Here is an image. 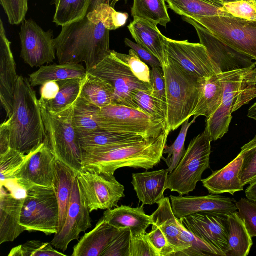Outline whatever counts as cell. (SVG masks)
<instances>
[{
	"instance_id": "12",
	"label": "cell",
	"mask_w": 256,
	"mask_h": 256,
	"mask_svg": "<svg viewBox=\"0 0 256 256\" xmlns=\"http://www.w3.org/2000/svg\"><path fill=\"white\" fill-rule=\"evenodd\" d=\"M76 178L90 212L111 209L124 196V188L114 175L82 170L76 174Z\"/></svg>"
},
{
	"instance_id": "6",
	"label": "cell",
	"mask_w": 256,
	"mask_h": 256,
	"mask_svg": "<svg viewBox=\"0 0 256 256\" xmlns=\"http://www.w3.org/2000/svg\"><path fill=\"white\" fill-rule=\"evenodd\" d=\"M40 107L46 132L44 141L57 160L76 174L82 171L83 150L72 122L74 104L57 113L50 112L40 105Z\"/></svg>"
},
{
	"instance_id": "18",
	"label": "cell",
	"mask_w": 256,
	"mask_h": 256,
	"mask_svg": "<svg viewBox=\"0 0 256 256\" xmlns=\"http://www.w3.org/2000/svg\"><path fill=\"white\" fill-rule=\"evenodd\" d=\"M90 213L76 176L66 222L60 230L54 234L52 246L65 252L71 242L78 240L82 232L92 227Z\"/></svg>"
},
{
	"instance_id": "29",
	"label": "cell",
	"mask_w": 256,
	"mask_h": 256,
	"mask_svg": "<svg viewBox=\"0 0 256 256\" xmlns=\"http://www.w3.org/2000/svg\"><path fill=\"white\" fill-rule=\"evenodd\" d=\"M88 71L80 64H54L41 66L40 69L30 74V82L32 87L42 86L50 81L58 82L71 78H84L86 77Z\"/></svg>"
},
{
	"instance_id": "36",
	"label": "cell",
	"mask_w": 256,
	"mask_h": 256,
	"mask_svg": "<svg viewBox=\"0 0 256 256\" xmlns=\"http://www.w3.org/2000/svg\"><path fill=\"white\" fill-rule=\"evenodd\" d=\"M85 78H71L57 82L60 90L56 96L46 106H42L53 113L59 112L68 108L74 104L79 96Z\"/></svg>"
},
{
	"instance_id": "16",
	"label": "cell",
	"mask_w": 256,
	"mask_h": 256,
	"mask_svg": "<svg viewBox=\"0 0 256 256\" xmlns=\"http://www.w3.org/2000/svg\"><path fill=\"white\" fill-rule=\"evenodd\" d=\"M164 47L166 54L184 70L205 79L218 74L206 47L200 43L165 37Z\"/></svg>"
},
{
	"instance_id": "3",
	"label": "cell",
	"mask_w": 256,
	"mask_h": 256,
	"mask_svg": "<svg viewBox=\"0 0 256 256\" xmlns=\"http://www.w3.org/2000/svg\"><path fill=\"white\" fill-rule=\"evenodd\" d=\"M30 80L18 76L8 121L12 148L28 154L44 142L46 132L39 100Z\"/></svg>"
},
{
	"instance_id": "10",
	"label": "cell",
	"mask_w": 256,
	"mask_h": 256,
	"mask_svg": "<svg viewBox=\"0 0 256 256\" xmlns=\"http://www.w3.org/2000/svg\"><path fill=\"white\" fill-rule=\"evenodd\" d=\"M192 19L232 48L256 60V21L229 14Z\"/></svg>"
},
{
	"instance_id": "33",
	"label": "cell",
	"mask_w": 256,
	"mask_h": 256,
	"mask_svg": "<svg viewBox=\"0 0 256 256\" xmlns=\"http://www.w3.org/2000/svg\"><path fill=\"white\" fill-rule=\"evenodd\" d=\"M80 96L101 108L112 104L114 90L106 80L88 72Z\"/></svg>"
},
{
	"instance_id": "27",
	"label": "cell",
	"mask_w": 256,
	"mask_h": 256,
	"mask_svg": "<svg viewBox=\"0 0 256 256\" xmlns=\"http://www.w3.org/2000/svg\"><path fill=\"white\" fill-rule=\"evenodd\" d=\"M128 29L136 42L155 56L162 64L166 53L164 47V36L157 26L144 18H134Z\"/></svg>"
},
{
	"instance_id": "37",
	"label": "cell",
	"mask_w": 256,
	"mask_h": 256,
	"mask_svg": "<svg viewBox=\"0 0 256 256\" xmlns=\"http://www.w3.org/2000/svg\"><path fill=\"white\" fill-rule=\"evenodd\" d=\"M90 0H53L56 12L53 22L64 26L84 18L87 14Z\"/></svg>"
},
{
	"instance_id": "59",
	"label": "cell",
	"mask_w": 256,
	"mask_h": 256,
	"mask_svg": "<svg viewBox=\"0 0 256 256\" xmlns=\"http://www.w3.org/2000/svg\"><path fill=\"white\" fill-rule=\"evenodd\" d=\"M220 2L221 3L224 4V3H226V2H235V1H238V0H216Z\"/></svg>"
},
{
	"instance_id": "20",
	"label": "cell",
	"mask_w": 256,
	"mask_h": 256,
	"mask_svg": "<svg viewBox=\"0 0 256 256\" xmlns=\"http://www.w3.org/2000/svg\"><path fill=\"white\" fill-rule=\"evenodd\" d=\"M10 45L0 18V99L7 118L12 112L14 94L18 78Z\"/></svg>"
},
{
	"instance_id": "41",
	"label": "cell",
	"mask_w": 256,
	"mask_h": 256,
	"mask_svg": "<svg viewBox=\"0 0 256 256\" xmlns=\"http://www.w3.org/2000/svg\"><path fill=\"white\" fill-rule=\"evenodd\" d=\"M195 121L194 118L190 122L189 120H186L182 125L179 134L172 144L168 146L166 144L164 148L163 154H168V156L166 158H162V159L166 162L170 173L176 168L185 154L184 142L188 132Z\"/></svg>"
},
{
	"instance_id": "56",
	"label": "cell",
	"mask_w": 256,
	"mask_h": 256,
	"mask_svg": "<svg viewBox=\"0 0 256 256\" xmlns=\"http://www.w3.org/2000/svg\"><path fill=\"white\" fill-rule=\"evenodd\" d=\"M245 194L247 199L256 203V180L250 184Z\"/></svg>"
},
{
	"instance_id": "49",
	"label": "cell",
	"mask_w": 256,
	"mask_h": 256,
	"mask_svg": "<svg viewBox=\"0 0 256 256\" xmlns=\"http://www.w3.org/2000/svg\"><path fill=\"white\" fill-rule=\"evenodd\" d=\"M131 238L130 230H121L102 256H130Z\"/></svg>"
},
{
	"instance_id": "28",
	"label": "cell",
	"mask_w": 256,
	"mask_h": 256,
	"mask_svg": "<svg viewBox=\"0 0 256 256\" xmlns=\"http://www.w3.org/2000/svg\"><path fill=\"white\" fill-rule=\"evenodd\" d=\"M76 176V173L73 170L56 160L53 188L59 206L58 232L62 228L66 220Z\"/></svg>"
},
{
	"instance_id": "30",
	"label": "cell",
	"mask_w": 256,
	"mask_h": 256,
	"mask_svg": "<svg viewBox=\"0 0 256 256\" xmlns=\"http://www.w3.org/2000/svg\"><path fill=\"white\" fill-rule=\"evenodd\" d=\"M228 250L226 256H248L253 244L244 222L238 212L228 215Z\"/></svg>"
},
{
	"instance_id": "24",
	"label": "cell",
	"mask_w": 256,
	"mask_h": 256,
	"mask_svg": "<svg viewBox=\"0 0 256 256\" xmlns=\"http://www.w3.org/2000/svg\"><path fill=\"white\" fill-rule=\"evenodd\" d=\"M169 173L167 169L133 174L132 184L140 202L152 205L164 199Z\"/></svg>"
},
{
	"instance_id": "50",
	"label": "cell",
	"mask_w": 256,
	"mask_h": 256,
	"mask_svg": "<svg viewBox=\"0 0 256 256\" xmlns=\"http://www.w3.org/2000/svg\"><path fill=\"white\" fill-rule=\"evenodd\" d=\"M236 204L250 235L256 237V203L242 198Z\"/></svg>"
},
{
	"instance_id": "45",
	"label": "cell",
	"mask_w": 256,
	"mask_h": 256,
	"mask_svg": "<svg viewBox=\"0 0 256 256\" xmlns=\"http://www.w3.org/2000/svg\"><path fill=\"white\" fill-rule=\"evenodd\" d=\"M112 52L120 60L128 66L134 76L140 80L150 84V70L148 64L142 62L132 49L128 54L112 50Z\"/></svg>"
},
{
	"instance_id": "42",
	"label": "cell",
	"mask_w": 256,
	"mask_h": 256,
	"mask_svg": "<svg viewBox=\"0 0 256 256\" xmlns=\"http://www.w3.org/2000/svg\"><path fill=\"white\" fill-rule=\"evenodd\" d=\"M27 156V154L12 148L0 155V184L8 180L14 179L16 174L22 166Z\"/></svg>"
},
{
	"instance_id": "14",
	"label": "cell",
	"mask_w": 256,
	"mask_h": 256,
	"mask_svg": "<svg viewBox=\"0 0 256 256\" xmlns=\"http://www.w3.org/2000/svg\"><path fill=\"white\" fill-rule=\"evenodd\" d=\"M20 37V57L30 67L41 66L56 58L53 31H44L35 22L24 19L22 22Z\"/></svg>"
},
{
	"instance_id": "46",
	"label": "cell",
	"mask_w": 256,
	"mask_h": 256,
	"mask_svg": "<svg viewBox=\"0 0 256 256\" xmlns=\"http://www.w3.org/2000/svg\"><path fill=\"white\" fill-rule=\"evenodd\" d=\"M222 10L234 17L256 21V2L252 0H240L224 3Z\"/></svg>"
},
{
	"instance_id": "13",
	"label": "cell",
	"mask_w": 256,
	"mask_h": 256,
	"mask_svg": "<svg viewBox=\"0 0 256 256\" xmlns=\"http://www.w3.org/2000/svg\"><path fill=\"white\" fill-rule=\"evenodd\" d=\"M182 18L196 30L200 44L206 47L218 74L256 65L252 58L232 48L194 20L186 16Z\"/></svg>"
},
{
	"instance_id": "11",
	"label": "cell",
	"mask_w": 256,
	"mask_h": 256,
	"mask_svg": "<svg viewBox=\"0 0 256 256\" xmlns=\"http://www.w3.org/2000/svg\"><path fill=\"white\" fill-rule=\"evenodd\" d=\"M108 82L114 90L112 104L138 110L133 100L136 90H146L152 93L150 84L140 80L128 65L117 58L112 52L90 71L88 72Z\"/></svg>"
},
{
	"instance_id": "34",
	"label": "cell",
	"mask_w": 256,
	"mask_h": 256,
	"mask_svg": "<svg viewBox=\"0 0 256 256\" xmlns=\"http://www.w3.org/2000/svg\"><path fill=\"white\" fill-rule=\"evenodd\" d=\"M100 108L80 96L78 98L74 104L72 122L79 138L100 130L96 119Z\"/></svg>"
},
{
	"instance_id": "43",
	"label": "cell",
	"mask_w": 256,
	"mask_h": 256,
	"mask_svg": "<svg viewBox=\"0 0 256 256\" xmlns=\"http://www.w3.org/2000/svg\"><path fill=\"white\" fill-rule=\"evenodd\" d=\"M240 154L243 158L240 178L244 186L256 180V136L241 148Z\"/></svg>"
},
{
	"instance_id": "8",
	"label": "cell",
	"mask_w": 256,
	"mask_h": 256,
	"mask_svg": "<svg viewBox=\"0 0 256 256\" xmlns=\"http://www.w3.org/2000/svg\"><path fill=\"white\" fill-rule=\"evenodd\" d=\"M211 142L204 131L190 141L178 165L168 174L166 190L180 196L195 190L204 172L210 168Z\"/></svg>"
},
{
	"instance_id": "52",
	"label": "cell",
	"mask_w": 256,
	"mask_h": 256,
	"mask_svg": "<svg viewBox=\"0 0 256 256\" xmlns=\"http://www.w3.org/2000/svg\"><path fill=\"white\" fill-rule=\"evenodd\" d=\"M130 256H157L146 235L138 238H131Z\"/></svg>"
},
{
	"instance_id": "51",
	"label": "cell",
	"mask_w": 256,
	"mask_h": 256,
	"mask_svg": "<svg viewBox=\"0 0 256 256\" xmlns=\"http://www.w3.org/2000/svg\"><path fill=\"white\" fill-rule=\"evenodd\" d=\"M150 84L152 94L166 102L165 79L163 69L159 66H152L150 73Z\"/></svg>"
},
{
	"instance_id": "47",
	"label": "cell",
	"mask_w": 256,
	"mask_h": 256,
	"mask_svg": "<svg viewBox=\"0 0 256 256\" xmlns=\"http://www.w3.org/2000/svg\"><path fill=\"white\" fill-rule=\"evenodd\" d=\"M146 237L157 256H175L176 252L170 245L162 230L152 224V231L146 233Z\"/></svg>"
},
{
	"instance_id": "60",
	"label": "cell",
	"mask_w": 256,
	"mask_h": 256,
	"mask_svg": "<svg viewBox=\"0 0 256 256\" xmlns=\"http://www.w3.org/2000/svg\"><path fill=\"white\" fill-rule=\"evenodd\" d=\"M252 0V1H254L256 2V0Z\"/></svg>"
},
{
	"instance_id": "22",
	"label": "cell",
	"mask_w": 256,
	"mask_h": 256,
	"mask_svg": "<svg viewBox=\"0 0 256 256\" xmlns=\"http://www.w3.org/2000/svg\"><path fill=\"white\" fill-rule=\"evenodd\" d=\"M102 218L117 228L130 230L132 238L145 236L146 229L152 224L150 216L145 213L144 204L136 208L121 206L108 209L104 213Z\"/></svg>"
},
{
	"instance_id": "38",
	"label": "cell",
	"mask_w": 256,
	"mask_h": 256,
	"mask_svg": "<svg viewBox=\"0 0 256 256\" xmlns=\"http://www.w3.org/2000/svg\"><path fill=\"white\" fill-rule=\"evenodd\" d=\"M142 136L126 133L116 132L100 130L79 138L83 150L117 143L141 140Z\"/></svg>"
},
{
	"instance_id": "19",
	"label": "cell",
	"mask_w": 256,
	"mask_h": 256,
	"mask_svg": "<svg viewBox=\"0 0 256 256\" xmlns=\"http://www.w3.org/2000/svg\"><path fill=\"white\" fill-rule=\"evenodd\" d=\"M173 212L178 219L200 212L228 215L238 210L234 198L210 194L205 196H170Z\"/></svg>"
},
{
	"instance_id": "9",
	"label": "cell",
	"mask_w": 256,
	"mask_h": 256,
	"mask_svg": "<svg viewBox=\"0 0 256 256\" xmlns=\"http://www.w3.org/2000/svg\"><path fill=\"white\" fill-rule=\"evenodd\" d=\"M20 224L28 232L46 235L58 230L59 206L54 189L34 186L25 190Z\"/></svg>"
},
{
	"instance_id": "54",
	"label": "cell",
	"mask_w": 256,
	"mask_h": 256,
	"mask_svg": "<svg viewBox=\"0 0 256 256\" xmlns=\"http://www.w3.org/2000/svg\"><path fill=\"white\" fill-rule=\"evenodd\" d=\"M60 86L57 82L50 81L42 86L40 98L39 102L41 106H46L48 102L54 100L58 94Z\"/></svg>"
},
{
	"instance_id": "39",
	"label": "cell",
	"mask_w": 256,
	"mask_h": 256,
	"mask_svg": "<svg viewBox=\"0 0 256 256\" xmlns=\"http://www.w3.org/2000/svg\"><path fill=\"white\" fill-rule=\"evenodd\" d=\"M88 20L93 23L102 22L110 30H116L126 22L128 18L127 13L115 10L108 3H102L92 10H88L86 14Z\"/></svg>"
},
{
	"instance_id": "7",
	"label": "cell",
	"mask_w": 256,
	"mask_h": 256,
	"mask_svg": "<svg viewBox=\"0 0 256 256\" xmlns=\"http://www.w3.org/2000/svg\"><path fill=\"white\" fill-rule=\"evenodd\" d=\"M96 119L102 130L138 134L146 138L156 137L168 128L164 120L140 110L114 104L100 108Z\"/></svg>"
},
{
	"instance_id": "26",
	"label": "cell",
	"mask_w": 256,
	"mask_h": 256,
	"mask_svg": "<svg viewBox=\"0 0 256 256\" xmlns=\"http://www.w3.org/2000/svg\"><path fill=\"white\" fill-rule=\"evenodd\" d=\"M242 156L240 154L233 160L221 170L214 172L208 178L202 180L203 186L210 194H220L234 193L243 190L240 173Z\"/></svg>"
},
{
	"instance_id": "23",
	"label": "cell",
	"mask_w": 256,
	"mask_h": 256,
	"mask_svg": "<svg viewBox=\"0 0 256 256\" xmlns=\"http://www.w3.org/2000/svg\"><path fill=\"white\" fill-rule=\"evenodd\" d=\"M158 208L150 216L152 225L158 227L167 238L176 255L188 249L183 240L184 225L173 212L169 198H165L158 204Z\"/></svg>"
},
{
	"instance_id": "2",
	"label": "cell",
	"mask_w": 256,
	"mask_h": 256,
	"mask_svg": "<svg viewBox=\"0 0 256 256\" xmlns=\"http://www.w3.org/2000/svg\"><path fill=\"white\" fill-rule=\"evenodd\" d=\"M110 32L102 22L90 21L87 15L62 26L54 40L60 64L84 62L89 72L110 54Z\"/></svg>"
},
{
	"instance_id": "44",
	"label": "cell",
	"mask_w": 256,
	"mask_h": 256,
	"mask_svg": "<svg viewBox=\"0 0 256 256\" xmlns=\"http://www.w3.org/2000/svg\"><path fill=\"white\" fill-rule=\"evenodd\" d=\"M52 244L40 240H29L11 250L8 256H60L64 253L54 249Z\"/></svg>"
},
{
	"instance_id": "4",
	"label": "cell",
	"mask_w": 256,
	"mask_h": 256,
	"mask_svg": "<svg viewBox=\"0 0 256 256\" xmlns=\"http://www.w3.org/2000/svg\"><path fill=\"white\" fill-rule=\"evenodd\" d=\"M162 68L166 84V123L172 132L192 116L206 79L184 70L166 54Z\"/></svg>"
},
{
	"instance_id": "40",
	"label": "cell",
	"mask_w": 256,
	"mask_h": 256,
	"mask_svg": "<svg viewBox=\"0 0 256 256\" xmlns=\"http://www.w3.org/2000/svg\"><path fill=\"white\" fill-rule=\"evenodd\" d=\"M133 100L138 110L158 119L167 120L166 102L146 90H136Z\"/></svg>"
},
{
	"instance_id": "35",
	"label": "cell",
	"mask_w": 256,
	"mask_h": 256,
	"mask_svg": "<svg viewBox=\"0 0 256 256\" xmlns=\"http://www.w3.org/2000/svg\"><path fill=\"white\" fill-rule=\"evenodd\" d=\"M132 16L166 27L170 22L166 0H134Z\"/></svg>"
},
{
	"instance_id": "48",
	"label": "cell",
	"mask_w": 256,
	"mask_h": 256,
	"mask_svg": "<svg viewBox=\"0 0 256 256\" xmlns=\"http://www.w3.org/2000/svg\"><path fill=\"white\" fill-rule=\"evenodd\" d=\"M10 24L18 25L25 19L28 0H0Z\"/></svg>"
},
{
	"instance_id": "1",
	"label": "cell",
	"mask_w": 256,
	"mask_h": 256,
	"mask_svg": "<svg viewBox=\"0 0 256 256\" xmlns=\"http://www.w3.org/2000/svg\"><path fill=\"white\" fill-rule=\"evenodd\" d=\"M171 131L167 128L156 137L117 143L83 150V170L114 175L122 168H152L163 158V152Z\"/></svg>"
},
{
	"instance_id": "32",
	"label": "cell",
	"mask_w": 256,
	"mask_h": 256,
	"mask_svg": "<svg viewBox=\"0 0 256 256\" xmlns=\"http://www.w3.org/2000/svg\"><path fill=\"white\" fill-rule=\"evenodd\" d=\"M223 88L218 74H215L206 80L198 103L192 116L194 119L200 116L209 118L221 104Z\"/></svg>"
},
{
	"instance_id": "57",
	"label": "cell",
	"mask_w": 256,
	"mask_h": 256,
	"mask_svg": "<svg viewBox=\"0 0 256 256\" xmlns=\"http://www.w3.org/2000/svg\"><path fill=\"white\" fill-rule=\"evenodd\" d=\"M248 116V118H252L256 121V102L249 108Z\"/></svg>"
},
{
	"instance_id": "53",
	"label": "cell",
	"mask_w": 256,
	"mask_h": 256,
	"mask_svg": "<svg viewBox=\"0 0 256 256\" xmlns=\"http://www.w3.org/2000/svg\"><path fill=\"white\" fill-rule=\"evenodd\" d=\"M124 43L126 46L130 47L136 52L142 62L150 66V67L159 66L162 68V63L156 56L137 43H134L127 38L124 39Z\"/></svg>"
},
{
	"instance_id": "55",
	"label": "cell",
	"mask_w": 256,
	"mask_h": 256,
	"mask_svg": "<svg viewBox=\"0 0 256 256\" xmlns=\"http://www.w3.org/2000/svg\"><path fill=\"white\" fill-rule=\"evenodd\" d=\"M10 133L8 121L0 126V155L4 154L10 148Z\"/></svg>"
},
{
	"instance_id": "31",
	"label": "cell",
	"mask_w": 256,
	"mask_h": 256,
	"mask_svg": "<svg viewBox=\"0 0 256 256\" xmlns=\"http://www.w3.org/2000/svg\"><path fill=\"white\" fill-rule=\"evenodd\" d=\"M176 14L189 18L225 16L223 4L216 0H166Z\"/></svg>"
},
{
	"instance_id": "17",
	"label": "cell",
	"mask_w": 256,
	"mask_h": 256,
	"mask_svg": "<svg viewBox=\"0 0 256 256\" xmlns=\"http://www.w3.org/2000/svg\"><path fill=\"white\" fill-rule=\"evenodd\" d=\"M180 220L194 236L226 256L228 250V215L200 212Z\"/></svg>"
},
{
	"instance_id": "25",
	"label": "cell",
	"mask_w": 256,
	"mask_h": 256,
	"mask_svg": "<svg viewBox=\"0 0 256 256\" xmlns=\"http://www.w3.org/2000/svg\"><path fill=\"white\" fill-rule=\"evenodd\" d=\"M121 230L108 223L103 218L95 228L81 238L74 248L72 256H102Z\"/></svg>"
},
{
	"instance_id": "58",
	"label": "cell",
	"mask_w": 256,
	"mask_h": 256,
	"mask_svg": "<svg viewBox=\"0 0 256 256\" xmlns=\"http://www.w3.org/2000/svg\"><path fill=\"white\" fill-rule=\"evenodd\" d=\"M108 3L110 4V6L112 7L113 8H114L115 4L120 0H108ZM126 1L127 0H125Z\"/></svg>"
},
{
	"instance_id": "21",
	"label": "cell",
	"mask_w": 256,
	"mask_h": 256,
	"mask_svg": "<svg viewBox=\"0 0 256 256\" xmlns=\"http://www.w3.org/2000/svg\"><path fill=\"white\" fill-rule=\"evenodd\" d=\"M0 185V244L13 242L26 229L20 224L24 198H18Z\"/></svg>"
},
{
	"instance_id": "5",
	"label": "cell",
	"mask_w": 256,
	"mask_h": 256,
	"mask_svg": "<svg viewBox=\"0 0 256 256\" xmlns=\"http://www.w3.org/2000/svg\"><path fill=\"white\" fill-rule=\"evenodd\" d=\"M218 76L223 88L222 103L206 120L204 130L212 142L222 138L228 132L232 112L256 98V65Z\"/></svg>"
},
{
	"instance_id": "15",
	"label": "cell",
	"mask_w": 256,
	"mask_h": 256,
	"mask_svg": "<svg viewBox=\"0 0 256 256\" xmlns=\"http://www.w3.org/2000/svg\"><path fill=\"white\" fill-rule=\"evenodd\" d=\"M27 155L14 180L24 190L34 186L52 188L57 160L52 150L44 141Z\"/></svg>"
}]
</instances>
